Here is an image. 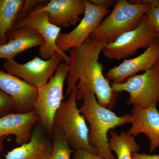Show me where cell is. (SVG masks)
I'll return each mask as SVG.
<instances>
[{
    "label": "cell",
    "mask_w": 159,
    "mask_h": 159,
    "mask_svg": "<svg viewBox=\"0 0 159 159\" xmlns=\"http://www.w3.org/2000/svg\"><path fill=\"white\" fill-rule=\"evenodd\" d=\"M80 110L88 123L90 144L104 159H116L109 146V131L130 123V114L120 116L100 105L95 94L89 93L82 99Z\"/></svg>",
    "instance_id": "7a4b0ae2"
},
{
    "label": "cell",
    "mask_w": 159,
    "mask_h": 159,
    "mask_svg": "<svg viewBox=\"0 0 159 159\" xmlns=\"http://www.w3.org/2000/svg\"><path fill=\"white\" fill-rule=\"evenodd\" d=\"M0 89L13 99L16 106V113L33 111L38 96L37 88L16 76L0 70Z\"/></svg>",
    "instance_id": "4fadbf2b"
},
{
    "label": "cell",
    "mask_w": 159,
    "mask_h": 159,
    "mask_svg": "<svg viewBox=\"0 0 159 159\" xmlns=\"http://www.w3.org/2000/svg\"><path fill=\"white\" fill-rule=\"evenodd\" d=\"M40 9L48 12L53 25L68 28L80 22V16L84 15L85 6L84 0H51L41 4Z\"/></svg>",
    "instance_id": "5bb4252c"
},
{
    "label": "cell",
    "mask_w": 159,
    "mask_h": 159,
    "mask_svg": "<svg viewBox=\"0 0 159 159\" xmlns=\"http://www.w3.org/2000/svg\"><path fill=\"white\" fill-rule=\"evenodd\" d=\"M111 138L109 146L111 151L116 154L117 159H132L133 154L139 153L141 146L136 141L135 137L126 132L120 134L110 130Z\"/></svg>",
    "instance_id": "d6986e66"
},
{
    "label": "cell",
    "mask_w": 159,
    "mask_h": 159,
    "mask_svg": "<svg viewBox=\"0 0 159 159\" xmlns=\"http://www.w3.org/2000/svg\"><path fill=\"white\" fill-rule=\"evenodd\" d=\"M4 142L2 139H0V154L2 153V152L4 150Z\"/></svg>",
    "instance_id": "484cf974"
},
{
    "label": "cell",
    "mask_w": 159,
    "mask_h": 159,
    "mask_svg": "<svg viewBox=\"0 0 159 159\" xmlns=\"http://www.w3.org/2000/svg\"><path fill=\"white\" fill-rule=\"evenodd\" d=\"M77 86L55 114L52 134L61 136L74 151L83 149L94 154L98 152L89 142V128L84 117L77 107Z\"/></svg>",
    "instance_id": "3957f363"
},
{
    "label": "cell",
    "mask_w": 159,
    "mask_h": 159,
    "mask_svg": "<svg viewBox=\"0 0 159 159\" xmlns=\"http://www.w3.org/2000/svg\"><path fill=\"white\" fill-rule=\"evenodd\" d=\"M132 159H159V154H148L145 153L133 154Z\"/></svg>",
    "instance_id": "d4e9b609"
},
{
    "label": "cell",
    "mask_w": 159,
    "mask_h": 159,
    "mask_svg": "<svg viewBox=\"0 0 159 159\" xmlns=\"http://www.w3.org/2000/svg\"><path fill=\"white\" fill-rule=\"evenodd\" d=\"M106 44L90 35L81 45L70 50L69 70L66 81L67 97L77 86V101L82 100L88 93H93L100 105L107 108L113 106L117 93L104 77L103 66L99 61Z\"/></svg>",
    "instance_id": "6da1fadb"
},
{
    "label": "cell",
    "mask_w": 159,
    "mask_h": 159,
    "mask_svg": "<svg viewBox=\"0 0 159 159\" xmlns=\"http://www.w3.org/2000/svg\"><path fill=\"white\" fill-rule=\"evenodd\" d=\"M40 5H38L26 16L20 20L16 28L34 29L43 37L44 43L39 47L38 51L41 58L49 59L56 52L61 56L64 62L69 64L70 56L61 51L56 44L57 39L61 33V28L50 21L48 12L41 10Z\"/></svg>",
    "instance_id": "ba28073f"
},
{
    "label": "cell",
    "mask_w": 159,
    "mask_h": 159,
    "mask_svg": "<svg viewBox=\"0 0 159 159\" xmlns=\"http://www.w3.org/2000/svg\"><path fill=\"white\" fill-rule=\"evenodd\" d=\"M116 93L127 92V105L148 108L159 106V58L153 66L142 74L129 77L124 82L113 84Z\"/></svg>",
    "instance_id": "8992f818"
},
{
    "label": "cell",
    "mask_w": 159,
    "mask_h": 159,
    "mask_svg": "<svg viewBox=\"0 0 159 159\" xmlns=\"http://www.w3.org/2000/svg\"><path fill=\"white\" fill-rule=\"evenodd\" d=\"M91 2L96 6L108 9L109 7L113 6L115 1L113 0H90Z\"/></svg>",
    "instance_id": "cb8c5ba5"
},
{
    "label": "cell",
    "mask_w": 159,
    "mask_h": 159,
    "mask_svg": "<svg viewBox=\"0 0 159 159\" xmlns=\"http://www.w3.org/2000/svg\"><path fill=\"white\" fill-rule=\"evenodd\" d=\"M63 61L61 56L55 52L49 59H43L36 56L24 64H20L14 59H7L3 66L8 74L38 88L48 82Z\"/></svg>",
    "instance_id": "9c48e42d"
},
{
    "label": "cell",
    "mask_w": 159,
    "mask_h": 159,
    "mask_svg": "<svg viewBox=\"0 0 159 159\" xmlns=\"http://www.w3.org/2000/svg\"><path fill=\"white\" fill-rule=\"evenodd\" d=\"M44 43L37 31L28 28H16L8 36V42L0 46V58L14 59L19 54Z\"/></svg>",
    "instance_id": "2e32d148"
},
{
    "label": "cell",
    "mask_w": 159,
    "mask_h": 159,
    "mask_svg": "<svg viewBox=\"0 0 159 159\" xmlns=\"http://www.w3.org/2000/svg\"><path fill=\"white\" fill-rule=\"evenodd\" d=\"M39 122L34 111L13 113L0 117V139L13 135L18 145L27 143L30 139L33 126Z\"/></svg>",
    "instance_id": "9a60e30c"
},
{
    "label": "cell",
    "mask_w": 159,
    "mask_h": 159,
    "mask_svg": "<svg viewBox=\"0 0 159 159\" xmlns=\"http://www.w3.org/2000/svg\"><path fill=\"white\" fill-rule=\"evenodd\" d=\"M25 0H0V46L8 42V36L16 29Z\"/></svg>",
    "instance_id": "ac0fdd59"
},
{
    "label": "cell",
    "mask_w": 159,
    "mask_h": 159,
    "mask_svg": "<svg viewBox=\"0 0 159 159\" xmlns=\"http://www.w3.org/2000/svg\"><path fill=\"white\" fill-rule=\"evenodd\" d=\"M71 159H104L99 155L94 154L88 151L81 150L74 151Z\"/></svg>",
    "instance_id": "603a6c76"
},
{
    "label": "cell",
    "mask_w": 159,
    "mask_h": 159,
    "mask_svg": "<svg viewBox=\"0 0 159 159\" xmlns=\"http://www.w3.org/2000/svg\"><path fill=\"white\" fill-rule=\"evenodd\" d=\"M46 133L41 126H37L31 132L29 142L9 151L5 159H47L52 151V144Z\"/></svg>",
    "instance_id": "e0dca14e"
},
{
    "label": "cell",
    "mask_w": 159,
    "mask_h": 159,
    "mask_svg": "<svg viewBox=\"0 0 159 159\" xmlns=\"http://www.w3.org/2000/svg\"><path fill=\"white\" fill-rule=\"evenodd\" d=\"M145 16L151 25L159 34V6H151Z\"/></svg>",
    "instance_id": "7402d4cb"
},
{
    "label": "cell",
    "mask_w": 159,
    "mask_h": 159,
    "mask_svg": "<svg viewBox=\"0 0 159 159\" xmlns=\"http://www.w3.org/2000/svg\"><path fill=\"white\" fill-rule=\"evenodd\" d=\"M130 128L127 132L135 137L143 134L149 140V152L159 147V112L157 106L143 108L133 106L131 110Z\"/></svg>",
    "instance_id": "8fae6325"
},
{
    "label": "cell",
    "mask_w": 159,
    "mask_h": 159,
    "mask_svg": "<svg viewBox=\"0 0 159 159\" xmlns=\"http://www.w3.org/2000/svg\"><path fill=\"white\" fill-rule=\"evenodd\" d=\"M158 41L159 34L151 25L145 15L135 29L106 44L102 51L109 59H125L135 54L139 49H147Z\"/></svg>",
    "instance_id": "52a82bcc"
},
{
    "label": "cell",
    "mask_w": 159,
    "mask_h": 159,
    "mask_svg": "<svg viewBox=\"0 0 159 159\" xmlns=\"http://www.w3.org/2000/svg\"><path fill=\"white\" fill-rule=\"evenodd\" d=\"M84 2L85 11L78 25L69 33H61L57 39V47L64 53L81 45L96 31L103 18L111 12L109 9L96 6L91 1L84 0Z\"/></svg>",
    "instance_id": "30bf717a"
},
{
    "label": "cell",
    "mask_w": 159,
    "mask_h": 159,
    "mask_svg": "<svg viewBox=\"0 0 159 159\" xmlns=\"http://www.w3.org/2000/svg\"><path fill=\"white\" fill-rule=\"evenodd\" d=\"M13 113H16V106L14 100L0 89V117Z\"/></svg>",
    "instance_id": "44dd1931"
},
{
    "label": "cell",
    "mask_w": 159,
    "mask_h": 159,
    "mask_svg": "<svg viewBox=\"0 0 159 159\" xmlns=\"http://www.w3.org/2000/svg\"><path fill=\"white\" fill-rule=\"evenodd\" d=\"M150 6L148 1L119 0L90 36L106 44L113 42L122 34L135 29Z\"/></svg>",
    "instance_id": "277c9868"
},
{
    "label": "cell",
    "mask_w": 159,
    "mask_h": 159,
    "mask_svg": "<svg viewBox=\"0 0 159 159\" xmlns=\"http://www.w3.org/2000/svg\"><path fill=\"white\" fill-rule=\"evenodd\" d=\"M159 58V41L149 47L142 54L131 59H125L119 65L107 72L106 77L113 84L121 83L140 72L151 68Z\"/></svg>",
    "instance_id": "7c38bea8"
},
{
    "label": "cell",
    "mask_w": 159,
    "mask_h": 159,
    "mask_svg": "<svg viewBox=\"0 0 159 159\" xmlns=\"http://www.w3.org/2000/svg\"><path fill=\"white\" fill-rule=\"evenodd\" d=\"M69 70V65L63 61L48 82L38 88L33 111L38 117L41 126L49 134L52 135L54 117L62 102L64 85Z\"/></svg>",
    "instance_id": "5b68a950"
},
{
    "label": "cell",
    "mask_w": 159,
    "mask_h": 159,
    "mask_svg": "<svg viewBox=\"0 0 159 159\" xmlns=\"http://www.w3.org/2000/svg\"><path fill=\"white\" fill-rule=\"evenodd\" d=\"M51 153L47 159H71L74 151L70 148L65 140L61 136L54 134Z\"/></svg>",
    "instance_id": "ffe728a7"
}]
</instances>
